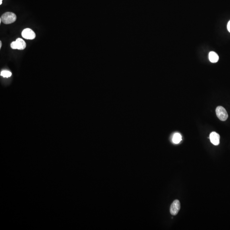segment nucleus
<instances>
[{
	"label": "nucleus",
	"mask_w": 230,
	"mask_h": 230,
	"mask_svg": "<svg viewBox=\"0 0 230 230\" xmlns=\"http://www.w3.org/2000/svg\"><path fill=\"white\" fill-rule=\"evenodd\" d=\"M3 23L4 24H11L16 21L17 17L15 13L12 12H6L4 13L1 16Z\"/></svg>",
	"instance_id": "nucleus-1"
},
{
	"label": "nucleus",
	"mask_w": 230,
	"mask_h": 230,
	"mask_svg": "<svg viewBox=\"0 0 230 230\" xmlns=\"http://www.w3.org/2000/svg\"><path fill=\"white\" fill-rule=\"evenodd\" d=\"M26 43L24 40L21 38H17L15 41L12 42L10 45L12 49L23 50L26 47Z\"/></svg>",
	"instance_id": "nucleus-2"
},
{
	"label": "nucleus",
	"mask_w": 230,
	"mask_h": 230,
	"mask_svg": "<svg viewBox=\"0 0 230 230\" xmlns=\"http://www.w3.org/2000/svg\"><path fill=\"white\" fill-rule=\"evenodd\" d=\"M216 114L217 117L222 121H225L228 119V114L227 112L223 107L219 106L216 110Z\"/></svg>",
	"instance_id": "nucleus-3"
},
{
	"label": "nucleus",
	"mask_w": 230,
	"mask_h": 230,
	"mask_svg": "<svg viewBox=\"0 0 230 230\" xmlns=\"http://www.w3.org/2000/svg\"><path fill=\"white\" fill-rule=\"evenodd\" d=\"M180 208L181 205L179 201L177 199L174 200L170 205V213L174 216L176 215L179 213Z\"/></svg>",
	"instance_id": "nucleus-4"
},
{
	"label": "nucleus",
	"mask_w": 230,
	"mask_h": 230,
	"mask_svg": "<svg viewBox=\"0 0 230 230\" xmlns=\"http://www.w3.org/2000/svg\"><path fill=\"white\" fill-rule=\"evenodd\" d=\"M22 36L26 39L32 40L36 36L35 32L30 28H26L23 30L21 33Z\"/></svg>",
	"instance_id": "nucleus-5"
},
{
	"label": "nucleus",
	"mask_w": 230,
	"mask_h": 230,
	"mask_svg": "<svg viewBox=\"0 0 230 230\" xmlns=\"http://www.w3.org/2000/svg\"><path fill=\"white\" fill-rule=\"evenodd\" d=\"M210 141L212 144L215 145H219L220 142V135L215 132H213L210 134Z\"/></svg>",
	"instance_id": "nucleus-6"
},
{
	"label": "nucleus",
	"mask_w": 230,
	"mask_h": 230,
	"mask_svg": "<svg viewBox=\"0 0 230 230\" xmlns=\"http://www.w3.org/2000/svg\"><path fill=\"white\" fill-rule=\"evenodd\" d=\"M209 59L211 62H217L219 60V57L217 53L214 52H211L209 54Z\"/></svg>",
	"instance_id": "nucleus-7"
},
{
	"label": "nucleus",
	"mask_w": 230,
	"mask_h": 230,
	"mask_svg": "<svg viewBox=\"0 0 230 230\" xmlns=\"http://www.w3.org/2000/svg\"><path fill=\"white\" fill-rule=\"evenodd\" d=\"M182 140V136L179 133L174 134L172 138V141L175 144H178Z\"/></svg>",
	"instance_id": "nucleus-8"
},
{
	"label": "nucleus",
	"mask_w": 230,
	"mask_h": 230,
	"mask_svg": "<svg viewBox=\"0 0 230 230\" xmlns=\"http://www.w3.org/2000/svg\"><path fill=\"white\" fill-rule=\"evenodd\" d=\"M12 73L9 71L3 70L1 73V76L4 78H9L12 76Z\"/></svg>",
	"instance_id": "nucleus-9"
},
{
	"label": "nucleus",
	"mask_w": 230,
	"mask_h": 230,
	"mask_svg": "<svg viewBox=\"0 0 230 230\" xmlns=\"http://www.w3.org/2000/svg\"><path fill=\"white\" fill-rule=\"evenodd\" d=\"M227 28H228V31L230 32V20L228 22V25H227Z\"/></svg>",
	"instance_id": "nucleus-10"
},
{
	"label": "nucleus",
	"mask_w": 230,
	"mask_h": 230,
	"mask_svg": "<svg viewBox=\"0 0 230 230\" xmlns=\"http://www.w3.org/2000/svg\"><path fill=\"white\" fill-rule=\"evenodd\" d=\"M1 47H2V42L1 41H0V48H1Z\"/></svg>",
	"instance_id": "nucleus-11"
},
{
	"label": "nucleus",
	"mask_w": 230,
	"mask_h": 230,
	"mask_svg": "<svg viewBox=\"0 0 230 230\" xmlns=\"http://www.w3.org/2000/svg\"><path fill=\"white\" fill-rule=\"evenodd\" d=\"M2 1L3 0H0V5H1L2 3Z\"/></svg>",
	"instance_id": "nucleus-12"
},
{
	"label": "nucleus",
	"mask_w": 230,
	"mask_h": 230,
	"mask_svg": "<svg viewBox=\"0 0 230 230\" xmlns=\"http://www.w3.org/2000/svg\"><path fill=\"white\" fill-rule=\"evenodd\" d=\"M1 20H1V18H0V24H1Z\"/></svg>",
	"instance_id": "nucleus-13"
}]
</instances>
